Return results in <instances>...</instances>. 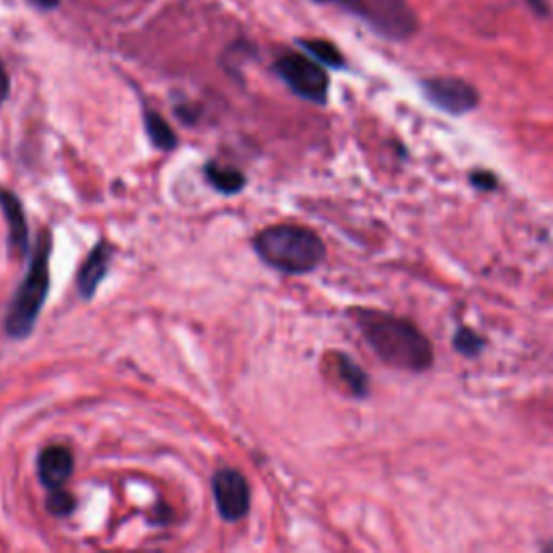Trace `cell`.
I'll use <instances>...</instances> for the list:
<instances>
[{
    "instance_id": "6da1fadb",
    "label": "cell",
    "mask_w": 553,
    "mask_h": 553,
    "mask_svg": "<svg viewBox=\"0 0 553 553\" xmlns=\"http://www.w3.org/2000/svg\"><path fill=\"white\" fill-rule=\"evenodd\" d=\"M353 318L370 348L387 366L407 372H426L433 366V344L413 322L376 309H353Z\"/></svg>"
},
{
    "instance_id": "7a4b0ae2",
    "label": "cell",
    "mask_w": 553,
    "mask_h": 553,
    "mask_svg": "<svg viewBox=\"0 0 553 553\" xmlns=\"http://www.w3.org/2000/svg\"><path fill=\"white\" fill-rule=\"evenodd\" d=\"M253 249L264 264L288 275L316 271L327 255L320 236L299 225H275L264 229L255 236Z\"/></svg>"
},
{
    "instance_id": "3957f363",
    "label": "cell",
    "mask_w": 553,
    "mask_h": 553,
    "mask_svg": "<svg viewBox=\"0 0 553 553\" xmlns=\"http://www.w3.org/2000/svg\"><path fill=\"white\" fill-rule=\"evenodd\" d=\"M50 253V232H42L35 242L29 273H26L16 296H13V301L7 307L5 331L13 340H24V337L31 335L39 312H42V307L46 303L50 288Z\"/></svg>"
},
{
    "instance_id": "277c9868",
    "label": "cell",
    "mask_w": 553,
    "mask_h": 553,
    "mask_svg": "<svg viewBox=\"0 0 553 553\" xmlns=\"http://www.w3.org/2000/svg\"><path fill=\"white\" fill-rule=\"evenodd\" d=\"M320 5H337L355 13L372 29L394 42H404L417 33V16L407 0H314Z\"/></svg>"
},
{
    "instance_id": "5b68a950",
    "label": "cell",
    "mask_w": 553,
    "mask_h": 553,
    "mask_svg": "<svg viewBox=\"0 0 553 553\" xmlns=\"http://www.w3.org/2000/svg\"><path fill=\"white\" fill-rule=\"evenodd\" d=\"M275 72L299 98L314 104L327 102L329 76L316 59L312 61L305 55H299V52H286L277 59Z\"/></svg>"
},
{
    "instance_id": "8992f818",
    "label": "cell",
    "mask_w": 553,
    "mask_h": 553,
    "mask_svg": "<svg viewBox=\"0 0 553 553\" xmlns=\"http://www.w3.org/2000/svg\"><path fill=\"white\" fill-rule=\"evenodd\" d=\"M422 91L430 104L450 115H467L480 104L478 89L463 78H426L422 80Z\"/></svg>"
},
{
    "instance_id": "52a82bcc",
    "label": "cell",
    "mask_w": 553,
    "mask_h": 553,
    "mask_svg": "<svg viewBox=\"0 0 553 553\" xmlns=\"http://www.w3.org/2000/svg\"><path fill=\"white\" fill-rule=\"evenodd\" d=\"M214 502L225 521H240L249 512L251 493L245 476L236 469H219L212 478Z\"/></svg>"
},
{
    "instance_id": "ba28073f",
    "label": "cell",
    "mask_w": 553,
    "mask_h": 553,
    "mask_svg": "<svg viewBox=\"0 0 553 553\" xmlns=\"http://www.w3.org/2000/svg\"><path fill=\"white\" fill-rule=\"evenodd\" d=\"M74 471V454L61 448V445H50L37 458V474L39 480L46 489H61L67 482V478L72 476Z\"/></svg>"
},
{
    "instance_id": "9c48e42d",
    "label": "cell",
    "mask_w": 553,
    "mask_h": 553,
    "mask_svg": "<svg viewBox=\"0 0 553 553\" xmlns=\"http://www.w3.org/2000/svg\"><path fill=\"white\" fill-rule=\"evenodd\" d=\"M111 258H113V247L109 245V242L102 240L96 247H93L89 258L83 262V266H80L78 277H76V286H78V292L83 294V299H91V296L96 294L106 273H109Z\"/></svg>"
},
{
    "instance_id": "30bf717a",
    "label": "cell",
    "mask_w": 553,
    "mask_h": 553,
    "mask_svg": "<svg viewBox=\"0 0 553 553\" xmlns=\"http://www.w3.org/2000/svg\"><path fill=\"white\" fill-rule=\"evenodd\" d=\"M0 210H3L9 227V245L16 255H24L29 249V229L20 199L11 191H0Z\"/></svg>"
},
{
    "instance_id": "8fae6325",
    "label": "cell",
    "mask_w": 553,
    "mask_h": 553,
    "mask_svg": "<svg viewBox=\"0 0 553 553\" xmlns=\"http://www.w3.org/2000/svg\"><path fill=\"white\" fill-rule=\"evenodd\" d=\"M337 376H340V381L346 385V389L350 391V394L357 396V398H366L368 391H370V381H368V374L363 372L357 363L346 357V355H337Z\"/></svg>"
},
{
    "instance_id": "7c38bea8",
    "label": "cell",
    "mask_w": 553,
    "mask_h": 553,
    "mask_svg": "<svg viewBox=\"0 0 553 553\" xmlns=\"http://www.w3.org/2000/svg\"><path fill=\"white\" fill-rule=\"evenodd\" d=\"M206 180L210 182L212 188H217L223 195H234L240 193L242 186L247 184L245 175H242L238 169L232 167H223L217 163H210L206 167Z\"/></svg>"
},
{
    "instance_id": "4fadbf2b",
    "label": "cell",
    "mask_w": 553,
    "mask_h": 553,
    "mask_svg": "<svg viewBox=\"0 0 553 553\" xmlns=\"http://www.w3.org/2000/svg\"><path fill=\"white\" fill-rule=\"evenodd\" d=\"M145 132L158 150H173L178 145V137H175L171 126L154 111H145Z\"/></svg>"
},
{
    "instance_id": "5bb4252c",
    "label": "cell",
    "mask_w": 553,
    "mask_h": 553,
    "mask_svg": "<svg viewBox=\"0 0 553 553\" xmlns=\"http://www.w3.org/2000/svg\"><path fill=\"white\" fill-rule=\"evenodd\" d=\"M301 48L307 50V55H312L320 65L333 67V70H342L346 65L342 52L335 48V44L325 42V39H301Z\"/></svg>"
},
{
    "instance_id": "9a60e30c",
    "label": "cell",
    "mask_w": 553,
    "mask_h": 553,
    "mask_svg": "<svg viewBox=\"0 0 553 553\" xmlns=\"http://www.w3.org/2000/svg\"><path fill=\"white\" fill-rule=\"evenodd\" d=\"M454 348L456 353H461L463 357H476L484 350V340L474 329L461 327L454 333Z\"/></svg>"
},
{
    "instance_id": "2e32d148",
    "label": "cell",
    "mask_w": 553,
    "mask_h": 553,
    "mask_svg": "<svg viewBox=\"0 0 553 553\" xmlns=\"http://www.w3.org/2000/svg\"><path fill=\"white\" fill-rule=\"evenodd\" d=\"M46 508L48 512H52L55 517H67L72 515L74 508H76V499L72 493H67L61 489H52L48 499H46Z\"/></svg>"
},
{
    "instance_id": "e0dca14e",
    "label": "cell",
    "mask_w": 553,
    "mask_h": 553,
    "mask_svg": "<svg viewBox=\"0 0 553 553\" xmlns=\"http://www.w3.org/2000/svg\"><path fill=\"white\" fill-rule=\"evenodd\" d=\"M471 184H474L478 191H487V193H493L495 188L499 186V180L495 178V175L491 171H474L469 175Z\"/></svg>"
},
{
    "instance_id": "ac0fdd59",
    "label": "cell",
    "mask_w": 553,
    "mask_h": 553,
    "mask_svg": "<svg viewBox=\"0 0 553 553\" xmlns=\"http://www.w3.org/2000/svg\"><path fill=\"white\" fill-rule=\"evenodd\" d=\"M9 91H11V80L5 70V63L0 61V104L9 98Z\"/></svg>"
},
{
    "instance_id": "d6986e66",
    "label": "cell",
    "mask_w": 553,
    "mask_h": 553,
    "mask_svg": "<svg viewBox=\"0 0 553 553\" xmlns=\"http://www.w3.org/2000/svg\"><path fill=\"white\" fill-rule=\"evenodd\" d=\"M530 5V9L536 13V16L547 18L549 16V0H525Z\"/></svg>"
},
{
    "instance_id": "ffe728a7",
    "label": "cell",
    "mask_w": 553,
    "mask_h": 553,
    "mask_svg": "<svg viewBox=\"0 0 553 553\" xmlns=\"http://www.w3.org/2000/svg\"><path fill=\"white\" fill-rule=\"evenodd\" d=\"M31 3L37 7V9H42V11H52V9H57L61 0H31Z\"/></svg>"
},
{
    "instance_id": "44dd1931",
    "label": "cell",
    "mask_w": 553,
    "mask_h": 553,
    "mask_svg": "<svg viewBox=\"0 0 553 553\" xmlns=\"http://www.w3.org/2000/svg\"><path fill=\"white\" fill-rule=\"evenodd\" d=\"M545 551H553V543H549V545H545Z\"/></svg>"
}]
</instances>
